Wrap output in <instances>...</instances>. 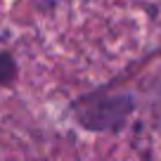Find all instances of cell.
<instances>
[{
  "label": "cell",
  "mask_w": 161,
  "mask_h": 161,
  "mask_svg": "<svg viewBox=\"0 0 161 161\" xmlns=\"http://www.w3.org/2000/svg\"><path fill=\"white\" fill-rule=\"evenodd\" d=\"M133 107L130 95H90L76 104V121L86 130L116 133L126 126Z\"/></svg>",
  "instance_id": "6da1fadb"
},
{
  "label": "cell",
  "mask_w": 161,
  "mask_h": 161,
  "mask_svg": "<svg viewBox=\"0 0 161 161\" xmlns=\"http://www.w3.org/2000/svg\"><path fill=\"white\" fill-rule=\"evenodd\" d=\"M17 78V64L7 52H0V86H10Z\"/></svg>",
  "instance_id": "7a4b0ae2"
}]
</instances>
